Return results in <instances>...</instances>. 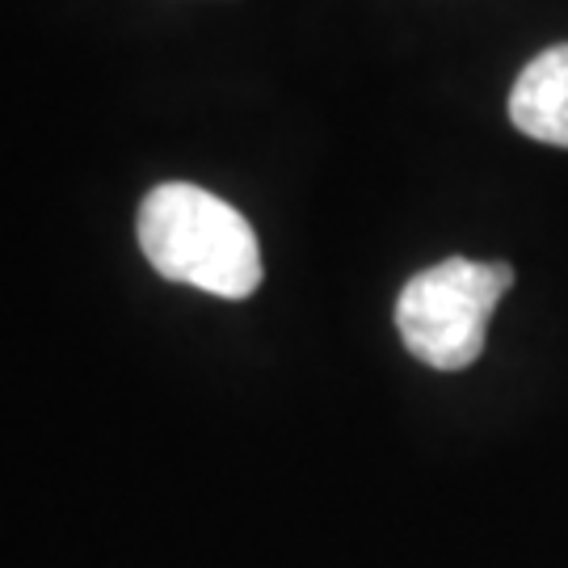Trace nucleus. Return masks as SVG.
I'll return each instance as SVG.
<instances>
[{
	"label": "nucleus",
	"mask_w": 568,
	"mask_h": 568,
	"mask_svg": "<svg viewBox=\"0 0 568 568\" xmlns=\"http://www.w3.org/2000/svg\"><path fill=\"white\" fill-rule=\"evenodd\" d=\"M509 122L527 140L568 148V42L548 47L509 89Z\"/></svg>",
	"instance_id": "nucleus-3"
},
{
	"label": "nucleus",
	"mask_w": 568,
	"mask_h": 568,
	"mask_svg": "<svg viewBox=\"0 0 568 568\" xmlns=\"http://www.w3.org/2000/svg\"><path fill=\"white\" fill-rule=\"evenodd\" d=\"M514 286L506 262L447 257L413 274L396 300V328L408 354L434 371H464L485 354L488 316Z\"/></svg>",
	"instance_id": "nucleus-2"
},
{
	"label": "nucleus",
	"mask_w": 568,
	"mask_h": 568,
	"mask_svg": "<svg viewBox=\"0 0 568 568\" xmlns=\"http://www.w3.org/2000/svg\"><path fill=\"white\" fill-rule=\"evenodd\" d=\"M140 248L169 283L220 300H248L262 286V244L241 211L190 182L156 185L140 206Z\"/></svg>",
	"instance_id": "nucleus-1"
}]
</instances>
